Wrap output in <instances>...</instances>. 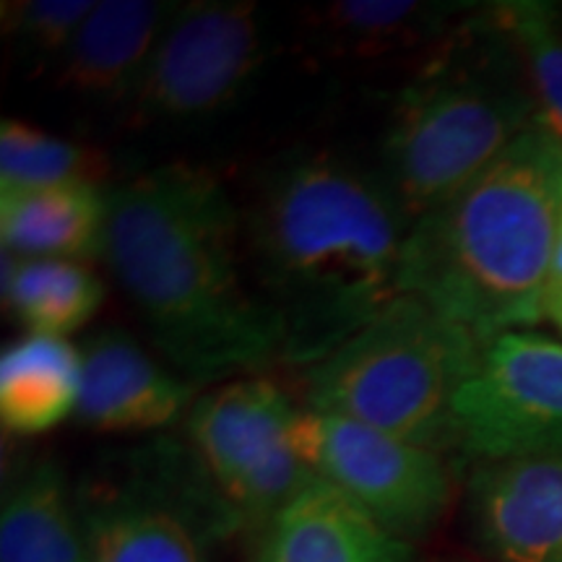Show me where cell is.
Segmentation results:
<instances>
[{
    "label": "cell",
    "instance_id": "23",
    "mask_svg": "<svg viewBox=\"0 0 562 562\" xmlns=\"http://www.w3.org/2000/svg\"><path fill=\"white\" fill-rule=\"evenodd\" d=\"M560 300H562V220L558 229V243H554V252H552V269H550V281H547L544 307Z\"/></svg>",
    "mask_w": 562,
    "mask_h": 562
},
{
    "label": "cell",
    "instance_id": "2",
    "mask_svg": "<svg viewBox=\"0 0 562 562\" xmlns=\"http://www.w3.org/2000/svg\"><path fill=\"white\" fill-rule=\"evenodd\" d=\"M409 229L381 178L328 154L286 157L266 175L248 243L284 362L311 368L402 297Z\"/></svg>",
    "mask_w": 562,
    "mask_h": 562
},
{
    "label": "cell",
    "instance_id": "13",
    "mask_svg": "<svg viewBox=\"0 0 562 562\" xmlns=\"http://www.w3.org/2000/svg\"><path fill=\"white\" fill-rule=\"evenodd\" d=\"M175 11L178 3L161 0L97 3L58 60V87L81 100L125 104Z\"/></svg>",
    "mask_w": 562,
    "mask_h": 562
},
{
    "label": "cell",
    "instance_id": "10",
    "mask_svg": "<svg viewBox=\"0 0 562 562\" xmlns=\"http://www.w3.org/2000/svg\"><path fill=\"white\" fill-rule=\"evenodd\" d=\"M467 518L492 562H562V456L474 463Z\"/></svg>",
    "mask_w": 562,
    "mask_h": 562
},
{
    "label": "cell",
    "instance_id": "1",
    "mask_svg": "<svg viewBox=\"0 0 562 562\" xmlns=\"http://www.w3.org/2000/svg\"><path fill=\"white\" fill-rule=\"evenodd\" d=\"M102 256L188 383L284 360L279 315L243 279L240 214L203 167L172 161L110 188Z\"/></svg>",
    "mask_w": 562,
    "mask_h": 562
},
{
    "label": "cell",
    "instance_id": "14",
    "mask_svg": "<svg viewBox=\"0 0 562 562\" xmlns=\"http://www.w3.org/2000/svg\"><path fill=\"white\" fill-rule=\"evenodd\" d=\"M261 562H417V552L315 476L263 537Z\"/></svg>",
    "mask_w": 562,
    "mask_h": 562
},
{
    "label": "cell",
    "instance_id": "5",
    "mask_svg": "<svg viewBox=\"0 0 562 562\" xmlns=\"http://www.w3.org/2000/svg\"><path fill=\"white\" fill-rule=\"evenodd\" d=\"M484 341L402 294L362 331L302 370L305 409L336 414L414 446L456 451L453 406Z\"/></svg>",
    "mask_w": 562,
    "mask_h": 562
},
{
    "label": "cell",
    "instance_id": "17",
    "mask_svg": "<svg viewBox=\"0 0 562 562\" xmlns=\"http://www.w3.org/2000/svg\"><path fill=\"white\" fill-rule=\"evenodd\" d=\"M81 349L63 336L30 334L0 357V422L11 435H40L76 414Z\"/></svg>",
    "mask_w": 562,
    "mask_h": 562
},
{
    "label": "cell",
    "instance_id": "15",
    "mask_svg": "<svg viewBox=\"0 0 562 562\" xmlns=\"http://www.w3.org/2000/svg\"><path fill=\"white\" fill-rule=\"evenodd\" d=\"M108 191L68 186L32 193H0L3 250L21 258L83 261L104 252Z\"/></svg>",
    "mask_w": 562,
    "mask_h": 562
},
{
    "label": "cell",
    "instance_id": "16",
    "mask_svg": "<svg viewBox=\"0 0 562 562\" xmlns=\"http://www.w3.org/2000/svg\"><path fill=\"white\" fill-rule=\"evenodd\" d=\"M453 3L414 0H344L311 13V34L323 53L372 60L419 47H438L448 37Z\"/></svg>",
    "mask_w": 562,
    "mask_h": 562
},
{
    "label": "cell",
    "instance_id": "19",
    "mask_svg": "<svg viewBox=\"0 0 562 562\" xmlns=\"http://www.w3.org/2000/svg\"><path fill=\"white\" fill-rule=\"evenodd\" d=\"M102 300V281L81 261L21 258L3 250V302L30 334L66 339L94 318Z\"/></svg>",
    "mask_w": 562,
    "mask_h": 562
},
{
    "label": "cell",
    "instance_id": "7",
    "mask_svg": "<svg viewBox=\"0 0 562 562\" xmlns=\"http://www.w3.org/2000/svg\"><path fill=\"white\" fill-rule=\"evenodd\" d=\"M266 55L261 5L250 0H193L161 34L149 66L123 104L133 128L193 125L232 108Z\"/></svg>",
    "mask_w": 562,
    "mask_h": 562
},
{
    "label": "cell",
    "instance_id": "11",
    "mask_svg": "<svg viewBox=\"0 0 562 562\" xmlns=\"http://www.w3.org/2000/svg\"><path fill=\"white\" fill-rule=\"evenodd\" d=\"M195 385L165 368L123 328H102L81 347L76 417L97 432H144L191 412Z\"/></svg>",
    "mask_w": 562,
    "mask_h": 562
},
{
    "label": "cell",
    "instance_id": "12",
    "mask_svg": "<svg viewBox=\"0 0 562 562\" xmlns=\"http://www.w3.org/2000/svg\"><path fill=\"white\" fill-rule=\"evenodd\" d=\"M151 480L91 492L81 508L89 562H211L203 521Z\"/></svg>",
    "mask_w": 562,
    "mask_h": 562
},
{
    "label": "cell",
    "instance_id": "18",
    "mask_svg": "<svg viewBox=\"0 0 562 562\" xmlns=\"http://www.w3.org/2000/svg\"><path fill=\"white\" fill-rule=\"evenodd\" d=\"M0 562H89L83 526L58 463H34L5 495Z\"/></svg>",
    "mask_w": 562,
    "mask_h": 562
},
{
    "label": "cell",
    "instance_id": "9",
    "mask_svg": "<svg viewBox=\"0 0 562 562\" xmlns=\"http://www.w3.org/2000/svg\"><path fill=\"white\" fill-rule=\"evenodd\" d=\"M456 451L474 463L562 456V344L505 331L482 347L453 406Z\"/></svg>",
    "mask_w": 562,
    "mask_h": 562
},
{
    "label": "cell",
    "instance_id": "8",
    "mask_svg": "<svg viewBox=\"0 0 562 562\" xmlns=\"http://www.w3.org/2000/svg\"><path fill=\"white\" fill-rule=\"evenodd\" d=\"M290 442L318 480L409 544L425 539L451 503L453 482L446 453L362 422L300 409Z\"/></svg>",
    "mask_w": 562,
    "mask_h": 562
},
{
    "label": "cell",
    "instance_id": "6",
    "mask_svg": "<svg viewBox=\"0 0 562 562\" xmlns=\"http://www.w3.org/2000/svg\"><path fill=\"white\" fill-rule=\"evenodd\" d=\"M300 409L266 378L211 389L188 412L195 461L243 529L263 537L315 474L294 453L290 430Z\"/></svg>",
    "mask_w": 562,
    "mask_h": 562
},
{
    "label": "cell",
    "instance_id": "24",
    "mask_svg": "<svg viewBox=\"0 0 562 562\" xmlns=\"http://www.w3.org/2000/svg\"><path fill=\"white\" fill-rule=\"evenodd\" d=\"M544 318H550L554 326L562 331V300L560 302H552V305L544 307Z\"/></svg>",
    "mask_w": 562,
    "mask_h": 562
},
{
    "label": "cell",
    "instance_id": "22",
    "mask_svg": "<svg viewBox=\"0 0 562 562\" xmlns=\"http://www.w3.org/2000/svg\"><path fill=\"white\" fill-rule=\"evenodd\" d=\"M91 0H24L3 3V30L37 58H63L81 24L94 11Z\"/></svg>",
    "mask_w": 562,
    "mask_h": 562
},
{
    "label": "cell",
    "instance_id": "4",
    "mask_svg": "<svg viewBox=\"0 0 562 562\" xmlns=\"http://www.w3.org/2000/svg\"><path fill=\"white\" fill-rule=\"evenodd\" d=\"M537 123L516 47L480 11L435 47L393 104L378 178L406 222L459 193Z\"/></svg>",
    "mask_w": 562,
    "mask_h": 562
},
{
    "label": "cell",
    "instance_id": "21",
    "mask_svg": "<svg viewBox=\"0 0 562 562\" xmlns=\"http://www.w3.org/2000/svg\"><path fill=\"white\" fill-rule=\"evenodd\" d=\"M490 11L516 47L537 104V123L562 140V11L539 0H508Z\"/></svg>",
    "mask_w": 562,
    "mask_h": 562
},
{
    "label": "cell",
    "instance_id": "20",
    "mask_svg": "<svg viewBox=\"0 0 562 562\" xmlns=\"http://www.w3.org/2000/svg\"><path fill=\"white\" fill-rule=\"evenodd\" d=\"M110 175L108 154L37 125L5 117L0 123V193H32L68 186H97Z\"/></svg>",
    "mask_w": 562,
    "mask_h": 562
},
{
    "label": "cell",
    "instance_id": "3",
    "mask_svg": "<svg viewBox=\"0 0 562 562\" xmlns=\"http://www.w3.org/2000/svg\"><path fill=\"white\" fill-rule=\"evenodd\" d=\"M562 220V140L533 123L472 182L412 224L398 292L487 344L544 318Z\"/></svg>",
    "mask_w": 562,
    "mask_h": 562
}]
</instances>
